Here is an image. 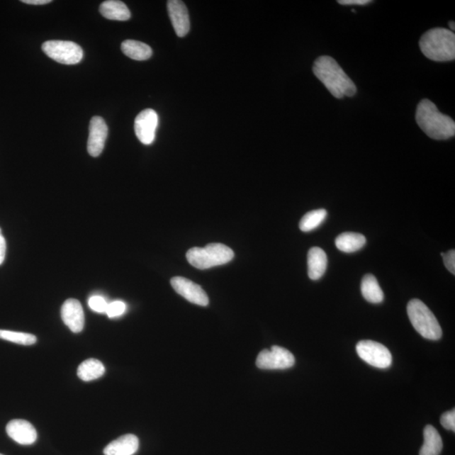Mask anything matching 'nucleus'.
I'll return each instance as SVG.
<instances>
[{
  "label": "nucleus",
  "mask_w": 455,
  "mask_h": 455,
  "mask_svg": "<svg viewBox=\"0 0 455 455\" xmlns=\"http://www.w3.org/2000/svg\"><path fill=\"white\" fill-rule=\"evenodd\" d=\"M0 455H4V454H0Z\"/></svg>",
  "instance_id": "obj_34"
},
{
  "label": "nucleus",
  "mask_w": 455,
  "mask_h": 455,
  "mask_svg": "<svg viewBox=\"0 0 455 455\" xmlns=\"http://www.w3.org/2000/svg\"><path fill=\"white\" fill-rule=\"evenodd\" d=\"M416 121L426 135L435 140H446L455 135V123L447 115L441 113L438 107L425 99L417 105Z\"/></svg>",
  "instance_id": "obj_2"
},
{
  "label": "nucleus",
  "mask_w": 455,
  "mask_h": 455,
  "mask_svg": "<svg viewBox=\"0 0 455 455\" xmlns=\"http://www.w3.org/2000/svg\"><path fill=\"white\" fill-rule=\"evenodd\" d=\"M419 47L423 55L435 62H449L455 59V35L444 28L427 30L422 35Z\"/></svg>",
  "instance_id": "obj_3"
},
{
  "label": "nucleus",
  "mask_w": 455,
  "mask_h": 455,
  "mask_svg": "<svg viewBox=\"0 0 455 455\" xmlns=\"http://www.w3.org/2000/svg\"><path fill=\"white\" fill-rule=\"evenodd\" d=\"M441 256L443 257L444 266L450 273L453 275L455 274V251L451 249V251L448 252L447 253H442Z\"/></svg>",
  "instance_id": "obj_28"
},
{
  "label": "nucleus",
  "mask_w": 455,
  "mask_h": 455,
  "mask_svg": "<svg viewBox=\"0 0 455 455\" xmlns=\"http://www.w3.org/2000/svg\"><path fill=\"white\" fill-rule=\"evenodd\" d=\"M6 432L11 439L21 445H30L38 439L37 431L33 425L21 419H16L8 423Z\"/></svg>",
  "instance_id": "obj_14"
},
{
  "label": "nucleus",
  "mask_w": 455,
  "mask_h": 455,
  "mask_svg": "<svg viewBox=\"0 0 455 455\" xmlns=\"http://www.w3.org/2000/svg\"><path fill=\"white\" fill-rule=\"evenodd\" d=\"M408 315L410 323L422 337L428 340H439L443 335L438 320L425 303L412 300L408 305Z\"/></svg>",
  "instance_id": "obj_5"
},
{
  "label": "nucleus",
  "mask_w": 455,
  "mask_h": 455,
  "mask_svg": "<svg viewBox=\"0 0 455 455\" xmlns=\"http://www.w3.org/2000/svg\"><path fill=\"white\" fill-rule=\"evenodd\" d=\"M327 254L320 247L311 248L308 253V275L312 280L322 278L327 267Z\"/></svg>",
  "instance_id": "obj_16"
},
{
  "label": "nucleus",
  "mask_w": 455,
  "mask_h": 455,
  "mask_svg": "<svg viewBox=\"0 0 455 455\" xmlns=\"http://www.w3.org/2000/svg\"><path fill=\"white\" fill-rule=\"evenodd\" d=\"M449 28H450V29H451L450 30L453 31V33H454V30H455V25H454V21H450L449 22Z\"/></svg>",
  "instance_id": "obj_32"
},
{
  "label": "nucleus",
  "mask_w": 455,
  "mask_h": 455,
  "mask_svg": "<svg viewBox=\"0 0 455 455\" xmlns=\"http://www.w3.org/2000/svg\"><path fill=\"white\" fill-rule=\"evenodd\" d=\"M363 297L369 303H379L383 300V293L376 276L368 274L364 276L361 283Z\"/></svg>",
  "instance_id": "obj_21"
},
{
  "label": "nucleus",
  "mask_w": 455,
  "mask_h": 455,
  "mask_svg": "<svg viewBox=\"0 0 455 455\" xmlns=\"http://www.w3.org/2000/svg\"><path fill=\"white\" fill-rule=\"evenodd\" d=\"M21 2L28 4H34V6H43L52 2V0H22Z\"/></svg>",
  "instance_id": "obj_31"
},
{
  "label": "nucleus",
  "mask_w": 455,
  "mask_h": 455,
  "mask_svg": "<svg viewBox=\"0 0 455 455\" xmlns=\"http://www.w3.org/2000/svg\"><path fill=\"white\" fill-rule=\"evenodd\" d=\"M425 444L420 449V455H439L443 449V440L434 427L427 425L423 432Z\"/></svg>",
  "instance_id": "obj_19"
},
{
  "label": "nucleus",
  "mask_w": 455,
  "mask_h": 455,
  "mask_svg": "<svg viewBox=\"0 0 455 455\" xmlns=\"http://www.w3.org/2000/svg\"><path fill=\"white\" fill-rule=\"evenodd\" d=\"M108 303L103 297L98 296L91 297L88 302L89 307H90L93 311L101 314L106 313Z\"/></svg>",
  "instance_id": "obj_26"
},
{
  "label": "nucleus",
  "mask_w": 455,
  "mask_h": 455,
  "mask_svg": "<svg viewBox=\"0 0 455 455\" xmlns=\"http://www.w3.org/2000/svg\"><path fill=\"white\" fill-rule=\"evenodd\" d=\"M127 310V305L123 301H114L108 303L106 314L109 318H119Z\"/></svg>",
  "instance_id": "obj_25"
},
{
  "label": "nucleus",
  "mask_w": 455,
  "mask_h": 455,
  "mask_svg": "<svg viewBox=\"0 0 455 455\" xmlns=\"http://www.w3.org/2000/svg\"><path fill=\"white\" fill-rule=\"evenodd\" d=\"M366 244L364 235L354 232H346L337 236L336 247L344 253H354L362 249Z\"/></svg>",
  "instance_id": "obj_18"
},
{
  "label": "nucleus",
  "mask_w": 455,
  "mask_h": 455,
  "mask_svg": "<svg viewBox=\"0 0 455 455\" xmlns=\"http://www.w3.org/2000/svg\"><path fill=\"white\" fill-rule=\"evenodd\" d=\"M337 2L342 6H366L371 1L370 0H338Z\"/></svg>",
  "instance_id": "obj_29"
},
{
  "label": "nucleus",
  "mask_w": 455,
  "mask_h": 455,
  "mask_svg": "<svg viewBox=\"0 0 455 455\" xmlns=\"http://www.w3.org/2000/svg\"><path fill=\"white\" fill-rule=\"evenodd\" d=\"M61 318L71 332L79 333L84 327V313L82 303L74 298L66 300L62 306Z\"/></svg>",
  "instance_id": "obj_12"
},
{
  "label": "nucleus",
  "mask_w": 455,
  "mask_h": 455,
  "mask_svg": "<svg viewBox=\"0 0 455 455\" xmlns=\"http://www.w3.org/2000/svg\"><path fill=\"white\" fill-rule=\"evenodd\" d=\"M6 239L4 238L2 234H0V265L4 261V257H6Z\"/></svg>",
  "instance_id": "obj_30"
},
{
  "label": "nucleus",
  "mask_w": 455,
  "mask_h": 455,
  "mask_svg": "<svg viewBox=\"0 0 455 455\" xmlns=\"http://www.w3.org/2000/svg\"><path fill=\"white\" fill-rule=\"evenodd\" d=\"M106 372L105 366L101 361L91 359L84 361L78 368V377L83 381H92L101 378Z\"/></svg>",
  "instance_id": "obj_22"
},
{
  "label": "nucleus",
  "mask_w": 455,
  "mask_h": 455,
  "mask_svg": "<svg viewBox=\"0 0 455 455\" xmlns=\"http://www.w3.org/2000/svg\"><path fill=\"white\" fill-rule=\"evenodd\" d=\"M100 12L106 19L125 21L130 19L131 12L122 1L108 0L101 4Z\"/></svg>",
  "instance_id": "obj_17"
},
{
  "label": "nucleus",
  "mask_w": 455,
  "mask_h": 455,
  "mask_svg": "<svg viewBox=\"0 0 455 455\" xmlns=\"http://www.w3.org/2000/svg\"><path fill=\"white\" fill-rule=\"evenodd\" d=\"M171 283L174 290L186 300L200 306L208 305L207 293L197 283L182 276H175L172 279Z\"/></svg>",
  "instance_id": "obj_10"
},
{
  "label": "nucleus",
  "mask_w": 455,
  "mask_h": 455,
  "mask_svg": "<svg viewBox=\"0 0 455 455\" xmlns=\"http://www.w3.org/2000/svg\"><path fill=\"white\" fill-rule=\"evenodd\" d=\"M257 366L261 369H287L296 364L292 352L279 346H273L270 350L264 349L259 354Z\"/></svg>",
  "instance_id": "obj_8"
},
{
  "label": "nucleus",
  "mask_w": 455,
  "mask_h": 455,
  "mask_svg": "<svg viewBox=\"0 0 455 455\" xmlns=\"http://www.w3.org/2000/svg\"><path fill=\"white\" fill-rule=\"evenodd\" d=\"M121 48L124 55L133 60H147L153 55V51L149 45L135 40H126L122 43Z\"/></svg>",
  "instance_id": "obj_20"
},
{
  "label": "nucleus",
  "mask_w": 455,
  "mask_h": 455,
  "mask_svg": "<svg viewBox=\"0 0 455 455\" xmlns=\"http://www.w3.org/2000/svg\"><path fill=\"white\" fill-rule=\"evenodd\" d=\"M356 354L364 362L378 369H388L392 364V355L386 347L373 341H361L356 347Z\"/></svg>",
  "instance_id": "obj_7"
},
{
  "label": "nucleus",
  "mask_w": 455,
  "mask_h": 455,
  "mask_svg": "<svg viewBox=\"0 0 455 455\" xmlns=\"http://www.w3.org/2000/svg\"><path fill=\"white\" fill-rule=\"evenodd\" d=\"M441 425L446 429L450 431H455V410H449V412H445L442 415L440 419Z\"/></svg>",
  "instance_id": "obj_27"
},
{
  "label": "nucleus",
  "mask_w": 455,
  "mask_h": 455,
  "mask_svg": "<svg viewBox=\"0 0 455 455\" xmlns=\"http://www.w3.org/2000/svg\"><path fill=\"white\" fill-rule=\"evenodd\" d=\"M0 339L24 346L33 345L38 341L37 337L33 334L6 331V330H0Z\"/></svg>",
  "instance_id": "obj_24"
},
{
  "label": "nucleus",
  "mask_w": 455,
  "mask_h": 455,
  "mask_svg": "<svg viewBox=\"0 0 455 455\" xmlns=\"http://www.w3.org/2000/svg\"><path fill=\"white\" fill-rule=\"evenodd\" d=\"M43 50L52 60L66 65L79 64L84 56L83 49L78 44L60 40L44 43Z\"/></svg>",
  "instance_id": "obj_6"
},
{
  "label": "nucleus",
  "mask_w": 455,
  "mask_h": 455,
  "mask_svg": "<svg viewBox=\"0 0 455 455\" xmlns=\"http://www.w3.org/2000/svg\"><path fill=\"white\" fill-rule=\"evenodd\" d=\"M107 135H108V128L105 120L101 117L92 118L87 142L88 153L92 157H98L103 151Z\"/></svg>",
  "instance_id": "obj_11"
},
{
  "label": "nucleus",
  "mask_w": 455,
  "mask_h": 455,
  "mask_svg": "<svg viewBox=\"0 0 455 455\" xmlns=\"http://www.w3.org/2000/svg\"><path fill=\"white\" fill-rule=\"evenodd\" d=\"M313 72L334 97L342 99L356 93V84L338 62L330 56H320L314 62Z\"/></svg>",
  "instance_id": "obj_1"
},
{
  "label": "nucleus",
  "mask_w": 455,
  "mask_h": 455,
  "mask_svg": "<svg viewBox=\"0 0 455 455\" xmlns=\"http://www.w3.org/2000/svg\"><path fill=\"white\" fill-rule=\"evenodd\" d=\"M167 8L169 19L176 35L179 38L185 37L190 30L189 15L186 4L180 0H169Z\"/></svg>",
  "instance_id": "obj_13"
},
{
  "label": "nucleus",
  "mask_w": 455,
  "mask_h": 455,
  "mask_svg": "<svg viewBox=\"0 0 455 455\" xmlns=\"http://www.w3.org/2000/svg\"><path fill=\"white\" fill-rule=\"evenodd\" d=\"M0 234H2V231H1V229H0Z\"/></svg>",
  "instance_id": "obj_33"
},
{
  "label": "nucleus",
  "mask_w": 455,
  "mask_h": 455,
  "mask_svg": "<svg viewBox=\"0 0 455 455\" xmlns=\"http://www.w3.org/2000/svg\"><path fill=\"white\" fill-rule=\"evenodd\" d=\"M140 447L135 435L127 434L111 442L104 449L105 455H133Z\"/></svg>",
  "instance_id": "obj_15"
},
{
  "label": "nucleus",
  "mask_w": 455,
  "mask_h": 455,
  "mask_svg": "<svg viewBox=\"0 0 455 455\" xmlns=\"http://www.w3.org/2000/svg\"><path fill=\"white\" fill-rule=\"evenodd\" d=\"M235 257V253L227 245L213 243L205 247H193L186 253L187 261L196 269L205 270L225 265Z\"/></svg>",
  "instance_id": "obj_4"
},
{
  "label": "nucleus",
  "mask_w": 455,
  "mask_h": 455,
  "mask_svg": "<svg viewBox=\"0 0 455 455\" xmlns=\"http://www.w3.org/2000/svg\"><path fill=\"white\" fill-rule=\"evenodd\" d=\"M327 216V211L321 208L318 210L307 213L301 218L300 222V229L303 232H310L318 228L325 221Z\"/></svg>",
  "instance_id": "obj_23"
},
{
  "label": "nucleus",
  "mask_w": 455,
  "mask_h": 455,
  "mask_svg": "<svg viewBox=\"0 0 455 455\" xmlns=\"http://www.w3.org/2000/svg\"><path fill=\"white\" fill-rule=\"evenodd\" d=\"M158 124L159 117L155 111L146 109L141 111L135 122V130L138 140L145 145L153 144Z\"/></svg>",
  "instance_id": "obj_9"
}]
</instances>
